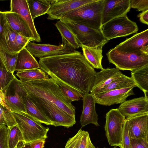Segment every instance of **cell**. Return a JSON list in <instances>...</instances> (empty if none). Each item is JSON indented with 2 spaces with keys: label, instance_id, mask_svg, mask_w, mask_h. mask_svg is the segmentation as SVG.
<instances>
[{
  "label": "cell",
  "instance_id": "1",
  "mask_svg": "<svg viewBox=\"0 0 148 148\" xmlns=\"http://www.w3.org/2000/svg\"><path fill=\"white\" fill-rule=\"evenodd\" d=\"M40 68L54 79L69 85L84 94L92 87L96 73L81 53L39 59Z\"/></svg>",
  "mask_w": 148,
  "mask_h": 148
},
{
  "label": "cell",
  "instance_id": "2",
  "mask_svg": "<svg viewBox=\"0 0 148 148\" xmlns=\"http://www.w3.org/2000/svg\"><path fill=\"white\" fill-rule=\"evenodd\" d=\"M21 82L29 97L49 102L75 118V107L66 99L59 86L51 78Z\"/></svg>",
  "mask_w": 148,
  "mask_h": 148
},
{
  "label": "cell",
  "instance_id": "3",
  "mask_svg": "<svg viewBox=\"0 0 148 148\" xmlns=\"http://www.w3.org/2000/svg\"><path fill=\"white\" fill-rule=\"evenodd\" d=\"M103 1L104 0H94L67 13L60 20H66L101 30Z\"/></svg>",
  "mask_w": 148,
  "mask_h": 148
},
{
  "label": "cell",
  "instance_id": "4",
  "mask_svg": "<svg viewBox=\"0 0 148 148\" xmlns=\"http://www.w3.org/2000/svg\"><path fill=\"white\" fill-rule=\"evenodd\" d=\"M10 111L15 119L16 126L22 134L24 143H29L34 140L45 139L47 138L49 128L45 127L42 123L26 113Z\"/></svg>",
  "mask_w": 148,
  "mask_h": 148
},
{
  "label": "cell",
  "instance_id": "5",
  "mask_svg": "<svg viewBox=\"0 0 148 148\" xmlns=\"http://www.w3.org/2000/svg\"><path fill=\"white\" fill-rule=\"evenodd\" d=\"M110 63L119 70L131 71L148 65V55L124 52L114 48L107 53Z\"/></svg>",
  "mask_w": 148,
  "mask_h": 148
},
{
  "label": "cell",
  "instance_id": "6",
  "mask_svg": "<svg viewBox=\"0 0 148 148\" xmlns=\"http://www.w3.org/2000/svg\"><path fill=\"white\" fill-rule=\"evenodd\" d=\"M60 20L74 33L81 45L95 47L108 41L104 36L101 29H97L66 20Z\"/></svg>",
  "mask_w": 148,
  "mask_h": 148
},
{
  "label": "cell",
  "instance_id": "7",
  "mask_svg": "<svg viewBox=\"0 0 148 148\" xmlns=\"http://www.w3.org/2000/svg\"><path fill=\"white\" fill-rule=\"evenodd\" d=\"M104 126L106 135L111 146L122 147L123 127L126 119L118 108L112 109L106 113Z\"/></svg>",
  "mask_w": 148,
  "mask_h": 148
},
{
  "label": "cell",
  "instance_id": "8",
  "mask_svg": "<svg viewBox=\"0 0 148 148\" xmlns=\"http://www.w3.org/2000/svg\"><path fill=\"white\" fill-rule=\"evenodd\" d=\"M101 30L105 38L108 41L136 33L138 27L135 22L130 20L126 15L108 21L102 26Z\"/></svg>",
  "mask_w": 148,
  "mask_h": 148
},
{
  "label": "cell",
  "instance_id": "9",
  "mask_svg": "<svg viewBox=\"0 0 148 148\" xmlns=\"http://www.w3.org/2000/svg\"><path fill=\"white\" fill-rule=\"evenodd\" d=\"M29 97L49 119L51 125L69 128L75 123V118L53 103L39 98Z\"/></svg>",
  "mask_w": 148,
  "mask_h": 148
},
{
  "label": "cell",
  "instance_id": "10",
  "mask_svg": "<svg viewBox=\"0 0 148 148\" xmlns=\"http://www.w3.org/2000/svg\"><path fill=\"white\" fill-rule=\"evenodd\" d=\"M2 91L5 102L10 110L26 113L23 99L28 95L19 80L14 76Z\"/></svg>",
  "mask_w": 148,
  "mask_h": 148
},
{
  "label": "cell",
  "instance_id": "11",
  "mask_svg": "<svg viewBox=\"0 0 148 148\" xmlns=\"http://www.w3.org/2000/svg\"><path fill=\"white\" fill-rule=\"evenodd\" d=\"M25 47L34 57L39 59L69 54L76 51L66 44L55 45L49 44H38L30 42Z\"/></svg>",
  "mask_w": 148,
  "mask_h": 148
},
{
  "label": "cell",
  "instance_id": "12",
  "mask_svg": "<svg viewBox=\"0 0 148 148\" xmlns=\"http://www.w3.org/2000/svg\"><path fill=\"white\" fill-rule=\"evenodd\" d=\"M115 48L124 52L148 55V29L126 39Z\"/></svg>",
  "mask_w": 148,
  "mask_h": 148
},
{
  "label": "cell",
  "instance_id": "13",
  "mask_svg": "<svg viewBox=\"0 0 148 148\" xmlns=\"http://www.w3.org/2000/svg\"><path fill=\"white\" fill-rule=\"evenodd\" d=\"M94 0H51V6L47 13V19L60 20L64 15L69 12Z\"/></svg>",
  "mask_w": 148,
  "mask_h": 148
},
{
  "label": "cell",
  "instance_id": "14",
  "mask_svg": "<svg viewBox=\"0 0 148 148\" xmlns=\"http://www.w3.org/2000/svg\"><path fill=\"white\" fill-rule=\"evenodd\" d=\"M130 9V0H104L102 26L114 18L127 15Z\"/></svg>",
  "mask_w": 148,
  "mask_h": 148
},
{
  "label": "cell",
  "instance_id": "15",
  "mask_svg": "<svg viewBox=\"0 0 148 148\" xmlns=\"http://www.w3.org/2000/svg\"><path fill=\"white\" fill-rule=\"evenodd\" d=\"M135 85L110 90L103 93L93 95L96 103L103 106H109L121 103L126 101L129 96L134 95L133 89Z\"/></svg>",
  "mask_w": 148,
  "mask_h": 148
},
{
  "label": "cell",
  "instance_id": "16",
  "mask_svg": "<svg viewBox=\"0 0 148 148\" xmlns=\"http://www.w3.org/2000/svg\"><path fill=\"white\" fill-rule=\"evenodd\" d=\"M118 109L126 119L148 113V99L144 96L125 101Z\"/></svg>",
  "mask_w": 148,
  "mask_h": 148
},
{
  "label": "cell",
  "instance_id": "17",
  "mask_svg": "<svg viewBox=\"0 0 148 148\" xmlns=\"http://www.w3.org/2000/svg\"><path fill=\"white\" fill-rule=\"evenodd\" d=\"M10 11L19 14L28 27L34 41L41 42L40 36L36 30L28 5L26 0H11Z\"/></svg>",
  "mask_w": 148,
  "mask_h": 148
},
{
  "label": "cell",
  "instance_id": "18",
  "mask_svg": "<svg viewBox=\"0 0 148 148\" xmlns=\"http://www.w3.org/2000/svg\"><path fill=\"white\" fill-rule=\"evenodd\" d=\"M130 138L148 140V113L126 119Z\"/></svg>",
  "mask_w": 148,
  "mask_h": 148
},
{
  "label": "cell",
  "instance_id": "19",
  "mask_svg": "<svg viewBox=\"0 0 148 148\" xmlns=\"http://www.w3.org/2000/svg\"><path fill=\"white\" fill-rule=\"evenodd\" d=\"M124 75L118 69L115 68L103 69L96 72L93 84L90 91L92 95L97 94L103 87L110 84L112 81Z\"/></svg>",
  "mask_w": 148,
  "mask_h": 148
},
{
  "label": "cell",
  "instance_id": "20",
  "mask_svg": "<svg viewBox=\"0 0 148 148\" xmlns=\"http://www.w3.org/2000/svg\"><path fill=\"white\" fill-rule=\"evenodd\" d=\"M83 108L80 117V122L82 127L90 123L96 126L99 125L98 123V115L96 112L95 99L93 95L86 93L82 98Z\"/></svg>",
  "mask_w": 148,
  "mask_h": 148
},
{
  "label": "cell",
  "instance_id": "21",
  "mask_svg": "<svg viewBox=\"0 0 148 148\" xmlns=\"http://www.w3.org/2000/svg\"><path fill=\"white\" fill-rule=\"evenodd\" d=\"M2 12L6 21L15 32L33 39L28 27L19 14L10 11Z\"/></svg>",
  "mask_w": 148,
  "mask_h": 148
},
{
  "label": "cell",
  "instance_id": "22",
  "mask_svg": "<svg viewBox=\"0 0 148 148\" xmlns=\"http://www.w3.org/2000/svg\"><path fill=\"white\" fill-rule=\"evenodd\" d=\"M39 68H40L39 63L25 47L18 52L14 71Z\"/></svg>",
  "mask_w": 148,
  "mask_h": 148
},
{
  "label": "cell",
  "instance_id": "23",
  "mask_svg": "<svg viewBox=\"0 0 148 148\" xmlns=\"http://www.w3.org/2000/svg\"><path fill=\"white\" fill-rule=\"evenodd\" d=\"M16 34L5 20L0 42V48L9 53H18L15 41Z\"/></svg>",
  "mask_w": 148,
  "mask_h": 148
},
{
  "label": "cell",
  "instance_id": "24",
  "mask_svg": "<svg viewBox=\"0 0 148 148\" xmlns=\"http://www.w3.org/2000/svg\"><path fill=\"white\" fill-rule=\"evenodd\" d=\"M108 41L95 47H90L82 46L83 55L93 68L101 70L103 69L101 64L103 57L102 49L103 46Z\"/></svg>",
  "mask_w": 148,
  "mask_h": 148
},
{
  "label": "cell",
  "instance_id": "25",
  "mask_svg": "<svg viewBox=\"0 0 148 148\" xmlns=\"http://www.w3.org/2000/svg\"><path fill=\"white\" fill-rule=\"evenodd\" d=\"M65 148H96L91 142L87 131L80 128L77 134L67 141Z\"/></svg>",
  "mask_w": 148,
  "mask_h": 148
},
{
  "label": "cell",
  "instance_id": "26",
  "mask_svg": "<svg viewBox=\"0 0 148 148\" xmlns=\"http://www.w3.org/2000/svg\"><path fill=\"white\" fill-rule=\"evenodd\" d=\"M55 25L61 34L62 44H67L75 50L81 47L75 35L62 21H58Z\"/></svg>",
  "mask_w": 148,
  "mask_h": 148
},
{
  "label": "cell",
  "instance_id": "27",
  "mask_svg": "<svg viewBox=\"0 0 148 148\" xmlns=\"http://www.w3.org/2000/svg\"><path fill=\"white\" fill-rule=\"evenodd\" d=\"M131 75L136 86L143 92L148 99V65L131 71Z\"/></svg>",
  "mask_w": 148,
  "mask_h": 148
},
{
  "label": "cell",
  "instance_id": "28",
  "mask_svg": "<svg viewBox=\"0 0 148 148\" xmlns=\"http://www.w3.org/2000/svg\"><path fill=\"white\" fill-rule=\"evenodd\" d=\"M23 102L27 114L41 123L47 125H51L49 119L36 106L28 95L24 98Z\"/></svg>",
  "mask_w": 148,
  "mask_h": 148
},
{
  "label": "cell",
  "instance_id": "29",
  "mask_svg": "<svg viewBox=\"0 0 148 148\" xmlns=\"http://www.w3.org/2000/svg\"><path fill=\"white\" fill-rule=\"evenodd\" d=\"M33 20L47 13L51 6V0H26Z\"/></svg>",
  "mask_w": 148,
  "mask_h": 148
},
{
  "label": "cell",
  "instance_id": "30",
  "mask_svg": "<svg viewBox=\"0 0 148 148\" xmlns=\"http://www.w3.org/2000/svg\"><path fill=\"white\" fill-rule=\"evenodd\" d=\"M17 76L21 82L46 79L49 76L41 69H35L17 72Z\"/></svg>",
  "mask_w": 148,
  "mask_h": 148
},
{
  "label": "cell",
  "instance_id": "31",
  "mask_svg": "<svg viewBox=\"0 0 148 148\" xmlns=\"http://www.w3.org/2000/svg\"><path fill=\"white\" fill-rule=\"evenodd\" d=\"M135 85L131 77L123 75L112 81L109 84L101 88L97 94L103 93L110 90L125 88Z\"/></svg>",
  "mask_w": 148,
  "mask_h": 148
},
{
  "label": "cell",
  "instance_id": "32",
  "mask_svg": "<svg viewBox=\"0 0 148 148\" xmlns=\"http://www.w3.org/2000/svg\"><path fill=\"white\" fill-rule=\"evenodd\" d=\"M53 80L59 86L63 95L69 102L78 101L83 98L84 94L82 92L60 81Z\"/></svg>",
  "mask_w": 148,
  "mask_h": 148
},
{
  "label": "cell",
  "instance_id": "33",
  "mask_svg": "<svg viewBox=\"0 0 148 148\" xmlns=\"http://www.w3.org/2000/svg\"><path fill=\"white\" fill-rule=\"evenodd\" d=\"M18 53H9L0 48V58L7 70L13 74L14 71Z\"/></svg>",
  "mask_w": 148,
  "mask_h": 148
},
{
  "label": "cell",
  "instance_id": "34",
  "mask_svg": "<svg viewBox=\"0 0 148 148\" xmlns=\"http://www.w3.org/2000/svg\"><path fill=\"white\" fill-rule=\"evenodd\" d=\"M3 125L10 129L16 125V123L11 111L0 105V125Z\"/></svg>",
  "mask_w": 148,
  "mask_h": 148
},
{
  "label": "cell",
  "instance_id": "35",
  "mask_svg": "<svg viewBox=\"0 0 148 148\" xmlns=\"http://www.w3.org/2000/svg\"><path fill=\"white\" fill-rule=\"evenodd\" d=\"M23 142L22 134L16 125L10 129L8 148H14L20 142Z\"/></svg>",
  "mask_w": 148,
  "mask_h": 148
},
{
  "label": "cell",
  "instance_id": "36",
  "mask_svg": "<svg viewBox=\"0 0 148 148\" xmlns=\"http://www.w3.org/2000/svg\"><path fill=\"white\" fill-rule=\"evenodd\" d=\"M10 131L6 125H0V148H8Z\"/></svg>",
  "mask_w": 148,
  "mask_h": 148
},
{
  "label": "cell",
  "instance_id": "37",
  "mask_svg": "<svg viewBox=\"0 0 148 148\" xmlns=\"http://www.w3.org/2000/svg\"><path fill=\"white\" fill-rule=\"evenodd\" d=\"M34 41L31 38L27 37L20 33H17L16 36L15 41L18 51L25 47L27 43L30 42Z\"/></svg>",
  "mask_w": 148,
  "mask_h": 148
},
{
  "label": "cell",
  "instance_id": "38",
  "mask_svg": "<svg viewBox=\"0 0 148 148\" xmlns=\"http://www.w3.org/2000/svg\"><path fill=\"white\" fill-rule=\"evenodd\" d=\"M130 7L136 9L138 11L148 10V0H130Z\"/></svg>",
  "mask_w": 148,
  "mask_h": 148
},
{
  "label": "cell",
  "instance_id": "39",
  "mask_svg": "<svg viewBox=\"0 0 148 148\" xmlns=\"http://www.w3.org/2000/svg\"><path fill=\"white\" fill-rule=\"evenodd\" d=\"M130 148H148V140L130 138Z\"/></svg>",
  "mask_w": 148,
  "mask_h": 148
},
{
  "label": "cell",
  "instance_id": "40",
  "mask_svg": "<svg viewBox=\"0 0 148 148\" xmlns=\"http://www.w3.org/2000/svg\"><path fill=\"white\" fill-rule=\"evenodd\" d=\"M121 148H130V138L126 121H125L123 127Z\"/></svg>",
  "mask_w": 148,
  "mask_h": 148
},
{
  "label": "cell",
  "instance_id": "41",
  "mask_svg": "<svg viewBox=\"0 0 148 148\" xmlns=\"http://www.w3.org/2000/svg\"><path fill=\"white\" fill-rule=\"evenodd\" d=\"M45 139H40L33 141L30 143L31 148H43L45 143Z\"/></svg>",
  "mask_w": 148,
  "mask_h": 148
},
{
  "label": "cell",
  "instance_id": "42",
  "mask_svg": "<svg viewBox=\"0 0 148 148\" xmlns=\"http://www.w3.org/2000/svg\"><path fill=\"white\" fill-rule=\"evenodd\" d=\"M139 20L142 23L148 25V10L142 12L137 15Z\"/></svg>",
  "mask_w": 148,
  "mask_h": 148
},
{
  "label": "cell",
  "instance_id": "43",
  "mask_svg": "<svg viewBox=\"0 0 148 148\" xmlns=\"http://www.w3.org/2000/svg\"><path fill=\"white\" fill-rule=\"evenodd\" d=\"M5 22L2 12L0 11V42L1 38L2 32L4 24ZM3 64L0 57V65Z\"/></svg>",
  "mask_w": 148,
  "mask_h": 148
},
{
  "label": "cell",
  "instance_id": "44",
  "mask_svg": "<svg viewBox=\"0 0 148 148\" xmlns=\"http://www.w3.org/2000/svg\"><path fill=\"white\" fill-rule=\"evenodd\" d=\"M0 105L5 108L9 110L7 106L5 100L4 96L2 91L0 90Z\"/></svg>",
  "mask_w": 148,
  "mask_h": 148
},
{
  "label": "cell",
  "instance_id": "45",
  "mask_svg": "<svg viewBox=\"0 0 148 148\" xmlns=\"http://www.w3.org/2000/svg\"><path fill=\"white\" fill-rule=\"evenodd\" d=\"M20 148H31L30 143H22Z\"/></svg>",
  "mask_w": 148,
  "mask_h": 148
},
{
  "label": "cell",
  "instance_id": "46",
  "mask_svg": "<svg viewBox=\"0 0 148 148\" xmlns=\"http://www.w3.org/2000/svg\"><path fill=\"white\" fill-rule=\"evenodd\" d=\"M23 143V142H20L18 145V147H17V148H20V146H21V145L22 143Z\"/></svg>",
  "mask_w": 148,
  "mask_h": 148
},
{
  "label": "cell",
  "instance_id": "47",
  "mask_svg": "<svg viewBox=\"0 0 148 148\" xmlns=\"http://www.w3.org/2000/svg\"><path fill=\"white\" fill-rule=\"evenodd\" d=\"M18 144H19V143L16 145V146L14 148H17V147H18Z\"/></svg>",
  "mask_w": 148,
  "mask_h": 148
},
{
  "label": "cell",
  "instance_id": "48",
  "mask_svg": "<svg viewBox=\"0 0 148 148\" xmlns=\"http://www.w3.org/2000/svg\"><path fill=\"white\" fill-rule=\"evenodd\" d=\"M106 148L104 147V148ZM113 148H116V146H114V147H113Z\"/></svg>",
  "mask_w": 148,
  "mask_h": 148
}]
</instances>
